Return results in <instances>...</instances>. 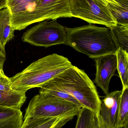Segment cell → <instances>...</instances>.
I'll list each match as a JSON object with an SVG mask.
<instances>
[{
    "instance_id": "cell-27",
    "label": "cell",
    "mask_w": 128,
    "mask_h": 128,
    "mask_svg": "<svg viewBox=\"0 0 128 128\" xmlns=\"http://www.w3.org/2000/svg\"></svg>"
},
{
    "instance_id": "cell-7",
    "label": "cell",
    "mask_w": 128,
    "mask_h": 128,
    "mask_svg": "<svg viewBox=\"0 0 128 128\" xmlns=\"http://www.w3.org/2000/svg\"><path fill=\"white\" fill-rule=\"evenodd\" d=\"M72 17L70 0H38L31 15L28 25L48 20Z\"/></svg>"
},
{
    "instance_id": "cell-2",
    "label": "cell",
    "mask_w": 128,
    "mask_h": 128,
    "mask_svg": "<svg viewBox=\"0 0 128 128\" xmlns=\"http://www.w3.org/2000/svg\"><path fill=\"white\" fill-rule=\"evenodd\" d=\"M72 65L67 58L62 56L49 55L34 62L10 78L11 88L25 92L33 88H40Z\"/></svg>"
},
{
    "instance_id": "cell-24",
    "label": "cell",
    "mask_w": 128,
    "mask_h": 128,
    "mask_svg": "<svg viewBox=\"0 0 128 128\" xmlns=\"http://www.w3.org/2000/svg\"><path fill=\"white\" fill-rule=\"evenodd\" d=\"M7 0H0V10L6 8Z\"/></svg>"
},
{
    "instance_id": "cell-12",
    "label": "cell",
    "mask_w": 128,
    "mask_h": 128,
    "mask_svg": "<svg viewBox=\"0 0 128 128\" xmlns=\"http://www.w3.org/2000/svg\"><path fill=\"white\" fill-rule=\"evenodd\" d=\"M23 122L21 110L0 106V128H20Z\"/></svg>"
},
{
    "instance_id": "cell-17",
    "label": "cell",
    "mask_w": 128,
    "mask_h": 128,
    "mask_svg": "<svg viewBox=\"0 0 128 128\" xmlns=\"http://www.w3.org/2000/svg\"><path fill=\"white\" fill-rule=\"evenodd\" d=\"M40 88V93L49 94L70 102L80 108H82L81 104L72 96L61 91L48 82L46 83Z\"/></svg>"
},
{
    "instance_id": "cell-18",
    "label": "cell",
    "mask_w": 128,
    "mask_h": 128,
    "mask_svg": "<svg viewBox=\"0 0 128 128\" xmlns=\"http://www.w3.org/2000/svg\"><path fill=\"white\" fill-rule=\"evenodd\" d=\"M120 97L118 115L119 128H128V88H122Z\"/></svg>"
},
{
    "instance_id": "cell-5",
    "label": "cell",
    "mask_w": 128,
    "mask_h": 128,
    "mask_svg": "<svg viewBox=\"0 0 128 128\" xmlns=\"http://www.w3.org/2000/svg\"><path fill=\"white\" fill-rule=\"evenodd\" d=\"M106 4L103 0H70V10L73 17L109 28L117 24Z\"/></svg>"
},
{
    "instance_id": "cell-3",
    "label": "cell",
    "mask_w": 128,
    "mask_h": 128,
    "mask_svg": "<svg viewBox=\"0 0 128 128\" xmlns=\"http://www.w3.org/2000/svg\"><path fill=\"white\" fill-rule=\"evenodd\" d=\"M47 82L72 96L82 107L99 113L101 100L96 86L86 73L76 66L72 65Z\"/></svg>"
},
{
    "instance_id": "cell-11",
    "label": "cell",
    "mask_w": 128,
    "mask_h": 128,
    "mask_svg": "<svg viewBox=\"0 0 128 128\" xmlns=\"http://www.w3.org/2000/svg\"><path fill=\"white\" fill-rule=\"evenodd\" d=\"M74 118L68 116L50 118L26 117L20 128H62Z\"/></svg>"
},
{
    "instance_id": "cell-8",
    "label": "cell",
    "mask_w": 128,
    "mask_h": 128,
    "mask_svg": "<svg viewBox=\"0 0 128 128\" xmlns=\"http://www.w3.org/2000/svg\"><path fill=\"white\" fill-rule=\"evenodd\" d=\"M38 0H7V8L10 12L11 22L15 30L27 28L35 4Z\"/></svg>"
},
{
    "instance_id": "cell-19",
    "label": "cell",
    "mask_w": 128,
    "mask_h": 128,
    "mask_svg": "<svg viewBox=\"0 0 128 128\" xmlns=\"http://www.w3.org/2000/svg\"><path fill=\"white\" fill-rule=\"evenodd\" d=\"M75 128H95V114L90 110L82 108Z\"/></svg>"
},
{
    "instance_id": "cell-15",
    "label": "cell",
    "mask_w": 128,
    "mask_h": 128,
    "mask_svg": "<svg viewBox=\"0 0 128 128\" xmlns=\"http://www.w3.org/2000/svg\"><path fill=\"white\" fill-rule=\"evenodd\" d=\"M109 28L117 49L121 48L128 52V25L117 24Z\"/></svg>"
},
{
    "instance_id": "cell-13",
    "label": "cell",
    "mask_w": 128,
    "mask_h": 128,
    "mask_svg": "<svg viewBox=\"0 0 128 128\" xmlns=\"http://www.w3.org/2000/svg\"><path fill=\"white\" fill-rule=\"evenodd\" d=\"M14 31L9 9L6 8L0 10V45L2 49L5 50V45L14 38Z\"/></svg>"
},
{
    "instance_id": "cell-26",
    "label": "cell",
    "mask_w": 128,
    "mask_h": 128,
    "mask_svg": "<svg viewBox=\"0 0 128 128\" xmlns=\"http://www.w3.org/2000/svg\"><path fill=\"white\" fill-rule=\"evenodd\" d=\"M5 52V50H4L2 49V48L1 46V45H0V52Z\"/></svg>"
},
{
    "instance_id": "cell-10",
    "label": "cell",
    "mask_w": 128,
    "mask_h": 128,
    "mask_svg": "<svg viewBox=\"0 0 128 128\" xmlns=\"http://www.w3.org/2000/svg\"><path fill=\"white\" fill-rule=\"evenodd\" d=\"M122 92L118 90L112 92L101 100L98 114L102 122L110 128H119V110Z\"/></svg>"
},
{
    "instance_id": "cell-4",
    "label": "cell",
    "mask_w": 128,
    "mask_h": 128,
    "mask_svg": "<svg viewBox=\"0 0 128 128\" xmlns=\"http://www.w3.org/2000/svg\"><path fill=\"white\" fill-rule=\"evenodd\" d=\"M82 108L58 97L49 94L39 93L34 96L29 102L26 110L25 118L74 117L79 115Z\"/></svg>"
},
{
    "instance_id": "cell-25",
    "label": "cell",
    "mask_w": 128,
    "mask_h": 128,
    "mask_svg": "<svg viewBox=\"0 0 128 128\" xmlns=\"http://www.w3.org/2000/svg\"><path fill=\"white\" fill-rule=\"evenodd\" d=\"M103 0L104 1V2H106V3H111V4H115V5H119V6H120L119 4H118L117 3H116L113 0Z\"/></svg>"
},
{
    "instance_id": "cell-16",
    "label": "cell",
    "mask_w": 128,
    "mask_h": 128,
    "mask_svg": "<svg viewBox=\"0 0 128 128\" xmlns=\"http://www.w3.org/2000/svg\"><path fill=\"white\" fill-rule=\"evenodd\" d=\"M116 54L117 70L122 84V88H128V52L119 48Z\"/></svg>"
},
{
    "instance_id": "cell-21",
    "label": "cell",
    "mask_w": 128,
    "mask_h": 128,
    "mask_svg": "<svg viewBox=\"0 0 128 128\" xmlns=\"http://www.w3.org/2000/svg\"><path fill=\"white\" fill-rule=\"evenodd\" d=\"M10 83V78L5 74L3 69H0V90L6 92L13 90L11 88Z\"/></svg>"
},
{
    "instance_id": "cell-9",
    "label": "cell",
    "mask_w": 128,
    "mask_h": 128,
    "mask_svg": "<svg viewBox=\"0 0 128 128\" xmlns=\"http://www.w3.org/2000/svg\"><path fill=\"white\" fill-rule=\"evenodd\" d=\"M116 54L105 55L93 58L95 61L96 68L94 81L106 95L109 93L110 80L117 70Z\"/></svg>"
},
{
    "instance_id": "cell-6",
    "label": "cell",
    "mask_w": 128,
    "mask_h": 128,
    "mask_svg": "<svg viewBox=\"0 0 128 128\" xmlns=\"http://www.w3.org/2000/svg\"><path fill=\"white\" fill-rule=\"evenodd\" d=\"M22 40L32 46L47 48L64 44L66 32L64 27L58 22L57 19L45 20L27 30Z\"/></svg>"
},
{
    "instance_id": "cell-22",
    "label": "cell",
    "mask_w": 128,
    "mask_h": 128,
    "mask_svg": "<svg viewBox=\"0 0 128 128\" xmlns=\"http://www.w3.org/2000/svg\"><path fill=\"white\" fill-rule=\"evenodd\" d=\"M94 114L95 128H110L102 122L98 114Z\"/></svg>"
},
{
    "instance_id": "cell-1",
    "label": "cell",
    "mask_w": 128,
    "mask_h": 128,
    "mask_svg": "<svg viewBox=\"0 0 128 128\" xmlns=\"http://www.w3.org/2000/svg\"><path fill=\"white\" fill-rule=\"evenodd\" d=\"M65 45L69 46L91 58L116 54L118 50L109 28L94 24L74 28L65 27Z\"/></svg>"
},
{
    "instance_id": "cell-20",
    "label": "cell",
    "mask_w": 128,
    "mask_h": 128,
    "mask_svg": "<svg viewBox=\"0 0 128 128\" xmlns=\"http://www.w3.org/2000/svg\"><path fill=\"white\" fill-rule=\"evenodd\" d=\"M107 6L115 20L117 24L128 25V8L107 3Z\"/></svg>"
},
{
    "instance_id": "cell-14",
    "label": "cell",
    "mask_w": 128,
    "mask_h": 128,
    "mask_svg": "<svg viewBox=\"0 0 128 128\" xmlns=\"http://www.w3.org/2000/svg\"><path fill=\"white\" fill-rule=\"evenodd\" d=\"M26 92L12 90H0V106L20 110L26 100Z\"/></svg>"
},
{
    "instance_id": "cell-23",
    "label": "cell",
    "mask_w": 128,
    "mask_h": 128,
    "mask_svg": "<svg viewBox=\"0 0 128 128\" xmlns=\"http://www.w3.org/2000/svg\"><path fill=\"white\" fill-rule=\"evenodd\" d=\"M121 6L128 8V0H113Z\"/></svg>"
}]
</instances>
